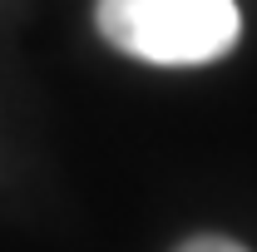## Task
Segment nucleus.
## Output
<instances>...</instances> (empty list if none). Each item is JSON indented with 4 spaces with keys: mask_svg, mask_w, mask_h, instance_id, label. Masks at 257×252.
<instances>
[{
    "mask_svg": "<svg viewBox=\"0 0 257 252\" xmlns=\"http://www.w3.org/2000/svg\"><path fill=\"white\" fill-rule=\"evenodd\" d=\"M99 35L144 64H213L242 35L237 0H99Z\"/></svg>",
    "mask_w": 257,
    "mask_h": 252,
    "instance_id": "f257e3e1",
    "label": "nucleus"
},
{
    "mask_svg": "<svg viewBox=\"0 0 257 252\" xmlns=\"http://www.w3.org/2000/svg\"><path fill=\"white\" fill-rule=\"evenodd\" d=\"M178 252H247V247L232 242V237H188Z\"/></svg>",
    "mask_w": 257,
    "mask_h": 252,
    "instance_id": "f03ea898",
    "label": "nucleus"
}]
</instances>
